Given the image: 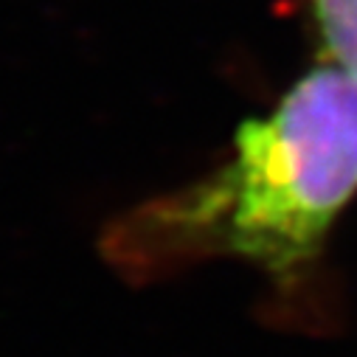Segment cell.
<instances>
[{
	"label": "cell",
	"mask_w": 357,
	"mask_h": 357,
	"mask_svg": "<svg viewBox=\"0 0 357 357\" xmlns=\"http://www.w3.org/2000/svg\"><path fill=\"white\" fill-rule=\"evenodd\" d=\"M357 195V79L315 65L234 135L225 163L121 214L102 239L124 276L239 259L296 282Z\"/></svg>",
	"instance_id": "6da1fadb"
},
{
	"label": "cell",
	"mask_w": 357,
	"mask_h": 357,
	"mask_svg": "<svg viewBox=\"0 0 357 357\" xmlns=\"http://www.w3.org/2000/svg\"><path fill=\"white\" fill-rule=\"evenodd\" d=\"M312 12L329 62L357 79V0H312Z\"/></svg>",
	"instance_id": "7a4b0ae2"
}]
</instances>
